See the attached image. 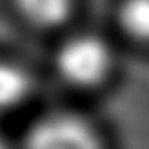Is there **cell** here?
Returning <instances> with one entry per match:
<instances>
[{
    "label": "cell",
    "instance_id": "cell-2",
    "mask_svg": "<svg viewBox=\"0 0 149 149\" xmlns=\"http://www.w3.org/2000/svg\"><path fill=\"white\" fill-rule=\"evenodd\" d=\"M24 149H102V144L91 124L82 116L53 113L31 125Z\"/></svg>",
    "mask_w": 149,
    "mask_h": 149
},
{
    "label": "cell",
    "instance_id": "cell-3",
    "mask_svg": "<svg viewBox=\"0 0 149 149\" xmlns=\"http://www.w3.org/2000/svg\"><path fill=\"white\" fill-rule=\"evenodd\" d=\"M31 91V78L15 64L0 62V111L20 106Z\"/></svg>",
    "mask_w": 149,
    "mask_h": 149
},
{
    "label": "cell",
    "instance_id": "cell-6",
    "mask_svg": "<svg viewBox=\"0 0 149 149\" xmlns=\"http://www.w3.org/2000/svg\"><path fill=\"white\" fill-rule=\"evenodd\" d=\"M0 149H7V146H6V142H4L2 138H0Z\"/></svg>",
    "mask_w": 149,
    "mask_h": 149
},
{
    "label": "cell",
    "instance_id": "cell-4",
    "mask_svg": "<svg viewBox=\"0 0 149 149\" xmlns=\"http://www.w3.org/2000/svg\"><path fill=\"white\" fill-rule=\"evenodd\" d=\"M18 7L33 24L53 27L69 17L73 0H18Z\"/></svg>",
    "mask_w": 149,
    "mask_h": 149
},
{
    "label": "cell",
    "instance_id": "cell-5",
    "mask_svg": "<svg viewBox=\"0 0 149 149\" xmlns=\"http://www.w3.org/2000/svg\"><path fill=\"white\" fill-rule=\"evenodd\" d=\"M124 33L140 42H149V0H124L118 9Z\"/></svg>",
    "mask_w": 149,
    "mask_h": 149
},
{
    "label": "cell",
    "instance_id": "cell-1",
    "mask_svg": "<svg viewBox=\"0 0 149 149\" xmlns=\"http://www.w3.org/2000/svg\"><path fill=\"white\" fill-rule=\"evenodd\" d=\"M113 65V53L106 42L95 35H78L68 40L56 53L60 77L78 87L100 84Z\"/></svg>",
    "mask_w": 149,
    "mask_h": 149
}]
</instances>
